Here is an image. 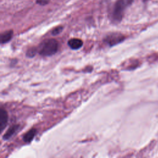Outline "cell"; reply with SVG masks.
<instances>
[{
    "mask_svg": "<svg viewBox=\"0 0 158 158\" xmlns=\"http://www.w3.org/2000/svg\"><path fill=\"white\" fill-rule=\"evenodd\" d=\"M13 35V31L12 30H9L0 33V43L3 44L8 42L12 38Z\"/></svg>",
    "mask_w": 158,
    "mask_h": 158,
    "instance_id": "5",
    "label": "cell"
},
{
    "mask_svg": "<svg viewBox=\"0 0 158 158\" xmlns=\"http://www.w3.org/2000/svg\"><path fill=\"white\" fill-rule=\"evenodd\" d=\"M68 45L72 49H78L83 46V41L78 38H72L68 41Z\"/></svg>",
    "mask_w": 158,
    "mask_h": 158,
    "instance_id": "4",
    "label": "cell"
},
{
    "mask_svg": "<svg viewBox=\"0 0 158 158\" xmlns=\"http://www.w3.org/2000/svg\"><path fill=\"white\" fill-rule=\"evenodd\" d=\"M62 29H63L62 27H57L55 28L52 30V33L54 35H56L60 33L62 31Z\"/></svg>",
    "mask_w": 158,
    "mask_h": 158,
    "instance_id": "10",
    "label": "cell"
},
{
    "mask_svg": "<svg viewBox=\"0 0 158 158\" xmlns=\"http://www.w3.org/2000/svg\"><path fill=\"white\" fill-rule=\"evenodd\" d=\"M123 39V36L120 34L117 33H112L106 37L105 39V41L109 44V45H114L121 41H122Z\"/></svg>",
    "mask_w": 158,
    "mask_h": 158,
    "instance_id": "2",
    "label": "cell"
},
{
    "mask_svg": "<svg viewBox=\"0 0 158 158\" xmlns=\"http://www.w3.org/2000/svg\"><path fill=\"white\" fill-rule=\"evenodd\" d=\"M133 0H117V2L120 4L122 7H123L124 8L127 7V6H128L129 5H130Z\"/></svg>",
    "mask_w": 158,
    "mask_h": 158,
    "instance_id": "8",
    "label": "cell"
},
{
    "mask_svg": "<svg viewBox=\"0 0 158 158\" xmlns=\"http://www.w3.org/2000/svg\"><path fill=\"white\" fill-rule=\"evenodd\" d=\"M58 42L54 39H49L44 41L41 45L40 54L44 56L54 54L58 49Z\"/></svg>",
    "mask_w": 158,
    "mask_h": 158,
    "instance_id": "1",
    "label": "cell"
},
{
    "mask_svg": "<svg viewBox=\"0 0 158 158\" xmlns=\"http://www.w3.org/2000/svg\"><path fill=\"white\" fill-rule=\"evenodd\" d=\"M36 49L35 48H30L28 50L27 52V55L28 56V57H33V56L35 55L36 54Z\"/></svg>",
    "mask_w": 158,
    "mask_h": 158,
    "instance_id": "9",
    "label": "cell"
},
{
    "mask_svg": "<svg viewBox=\"0 0 158 158\" xmlns=\"http://www.w3.org/2000/svg\"><path fill=\"white\" fill-rule=\"evenodd\" d=\"M49 0H37V2L40 4H42V5H44L46 4H47L49 2Z\"/></svg>",
    "mask_w": 158,
    "mask_h": 158,
    "instance_id": "11",
    "label": "cell"
},
{
    "mask_svg": "<svg viewBox=\"0 0 158 158\" xmlns=\"http://www.w3.org/2000/svg\"><path fill=\"white\" fill-rule=\"evenodd\" d=\"M19 127V125H14L10 127L7 130V131L6 132L4 135L3 136L4 139H7L10 137H11L16 132V131L18 130Z\"/></svg>",
    "mask_w": 158,
    "mask_h": 158,
    "instance_id": "6",
    "label": "cell"
},
{
    "mask_svg": "<svg viewBox=\"0 0 158 158\" xmlns=\"http://www.w3.org/2000/svg\"><path fill=\"white\" fill-rule=\"evenodd\" d=\"M7 120L8 115L7 112L2 109H0V133L6 128L7 123Z\"/></svg>",
    "mask_w": 158,
    "mask_h": 158,
    "instance_id": "3",
    "label": "cell"
},
{
    "mask_svg": "<svg viewBox=\"0 0 158 158\" xmlns=\"http://www.w3.org/2000/svg\"><path fill=\"white\" fill-rule=\"evenodd\" d=\"M36 130L35 128H33L28 131L23 136V140L26 143H29L32 141L34 136L36 135Z\"/></svg>",
    "mask_w": 158,
    "mask_h": 158,
    "instance_id": "7",
    "label": "cell"
}]
</instances>
